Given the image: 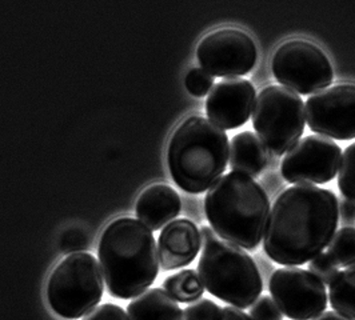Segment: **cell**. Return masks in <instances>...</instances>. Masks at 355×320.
Listing matches in <instances>:
<instances>
[{
	"instance_id": "6da1fadb",
	"label": "cell",
	"mask_w": 355,
	"mask_h": 320,
	"mask_svg": "<svg viewBox=\"0 0 355 320\" xmlns=\"http://www.w3.org/2000/svg\"><path fill=\"white\" fill-rule=\"evenodd\" d=\"M338 222L339 202L333 191L310 184L291 186L272 204L263 249L278 265L302 266L330 245Z\"/></svg>"
},
{
	"instance_id": "7a4b0ae2",
	"label": "cell",
	"mask_w": 355,
	"mask_h": 320,
	"mask_svg": "<svg viewBox=\"0 0 355 320\" xmlns=\"http://www.w3.org/2000/svg\"><path fill=\"white\" fill-rule=\"evenodd\" d=\"M98 255L107 290L114 298L139 296L158 278V246L153 231L141 220H112L102 232Z\"/></svg>"
},
{
	"instance_id": "3957f363",
	"label": "cell",
	"mask_w": 355,
	"mask_h": 320,
	"mask_svg": "<svg viewBox=\"0 0 355 320\" xmlns=\"http://www.w3.org/2000/svg\"><path fill=\"white\" fill-rule=\"evenodd\" d=\"M205 213L214 231L223 240L254 251L265 236L270 200L258 181L232 171L209 188Z\"/></svg>"
},
{
	"instance_id": "277c9868",
	"label": "cell",
	"mask_w": 355,
	"mask_h": 320,
	"mask_svg": "<svg viewBox=\"0 0 355 320\" xmlns=\"http://www.w3.org/2000/svg\"><path fill=\"white\" fill-rule=\"evenodd\" d=\"M229 157L225 130L200 115H191L180 122L167 145L171 178L189 194L206 193L222 178Z\"/></svg>"
},
{
	"instance_id": "5b68a950",
	"label": "cell",
	"mask_w": 355,
	"mask_h": 320,
	"mask_svg": "<svg viewBox=\"0 0 355 320\" xmlns=\"http://www.w3.org/2000/svg\"><path fill=\"white\" fill-rule=\"evenodd\" d=\"M198 275L207 292L241 310L251 307L263 290L261 271L249 252L218 238L203 246Z\"/></svg>"
},
{
	"instance_id": "8992f818",
	"label": "cell",
	"mask_w": 355,
	"mask_h": 320,
	"mask_svg": "<svg viewBox=\"0 0 355 320\" xmlns=\"http://www.w3.org/2000/svg\"><path fill=\"white\" fill-rule=\"evenodd\" d=\"M103 271L89 252L66 256L50 275L47 299L53 311L75 320L87 315L103 298Z\"/></svg>"
},
{
	"instance_id": "52a82bcc",
	"label": "cell",
	"mask_w": 355,
	"mask_h": 320,
	"mask_svg": "<svg viewBox=\"0 0 355 320\" xmlns=\"http://www.w3.org/2000/svg\"><path fill=\"white\" fill-rule=\"evenodd\" d=\"M252 125L271 154L284 155L304 132L306 111L302 98L284 86H268L255 99Z\"/></svg>"
},
{
	"instance_id": "ba28073f",
	"label": "cell",
	"mask_w": 355,
	"mask_h": 320,
	"mask_svg": "<svg viewBox=\"0 0 355 320\" xmlns=\"http://www.w3.org/2000/svg\"><path fill=\"white\" fill-rule=\"evenodd\" d=\"M275 79L301 95L326 89L334 79L333 66L326 53L311 42L294 39L284 42L271 59Z\"/></svg>"
},
{
	"instance_id": "9c48e42d",
	"label": "cell",
	"mask_w": 355,
	"mask_h": 320,
	"mask_svg": "<svg viewBox=\"0 0 355 320\" xmlns=\"http://www.w3.org/2000/svg\"><path fill=\"white\" fill-rule=\"evenodd\" d=\"M268 290L281 312L290 320H313L327 307L326 287L303 268L284 267L274 271Z\"/></svg>"
},
{
	"instance_id": "30bf717a",
	"label": "cell",
	"mask_w": 355,
	"mask_h": 320,
	"mask_svg": "<svg viewBox=\"0 0 355 320\" xmlns=\"http://www.w3.org/2000/svg\"><path fill=\"white\" fill-rule=\"evenodd\" d=\"M196 56L202 69L213 76L241 78L254 69L258 51L245 31L219 28L199 42Z\"/></svg>"
},
{
	"instance_id": "8fae6325",
	"label": "cell",
	"mask_w": 355,
	"mask_h": 320,
	"mask_svg": "<svg viewBox=\"0 0 355 320\" xmlns=\"http://www.w3.org/2000/svg\"><path fill=\"white\" fill-rule=\"evenodd\" d=\"M342 148L331 139L309 135L295 143L284 155L281 172L288 183L326 184L339 171Z\"/></svg>"
},
{
	"instance_id": "7c38bea8",
	"label": "cell",
	"mask_w": 355,
	"mask_h": 320,
	"mask_svg": "<svg viewBox=\"0 0 355 320\" xmlns=\"http://www.w3.org/2000/svg\"><path fill=\"white\" fill-rule=\"evenodd\" d=\"M310 130L337 141L355 139V85H337L310 96L304 106Z\"/></svg>"
},
{
	"instance_id": "4fadbf2b",
	"label": "cell",
	"mask_w": 355,
	"mask_h": 320,
	"mask_svg": "<svg viewBox=\"0 0 355 320\" xmlns=\"http://www.w3.org/2000/svg\"><path fill=\"white\" fill-rule=\"evenodd\" d=\"M255 99V89L250 80L226 78L210 91L206 112L210 121L222 130H235L249 121Z\"/></svg>"
},
{
	"instance_id": "5bb4252c",
	"label": "cell",
	"mask_w": 355,
	"mask_h": 320,
	"mask_svg": "<svg viewBox=\"0 0 355 320\" xmlns=\"http://www.w3.org/2000/svg\"><path fill=\"white\" fill-rule=\"evenodd\" d=\"M200 232L190 219H175L163 227L158 239L160 267L178 269L193 263L200 251Z\"/></svg>"
},
{
	"instance_id": "9a60e30c",
	"label": "cell",
	"mask_w": 355,
	"mask_h": 320,
	"mask_svg": "<svg viewBox=\"0 0 355 320\" xmlns=\"http://www.w3.org/2000/svg\"><path fill=\"white\" fill-rule=\"evenodd\" d=\"M182 208L180 196L167 184H153L137 202V216L151 231L160 230L177 217Z\"/></svg>"
},
{
	"instance_id": "2e32d148",
	"label": "cell",
	"mask_w": 355,
	"mask_h": 320,
	"mask_svg": "<svg viewBox=\"0 0 355 320\" xmlns=\"http://www.w3.org/2000/svg\"><path fill=\"white\" fill-rule=\"evenodd\" d=\"M268 150L262 141L251 131H243L231 138V170L251 178L259 177L266 168Z\"/></svg>"
},
{
	"instance_id": "e0dca14e",
	"label": "cell",
	"mask_w": 355,
	"mask_h": 320,
	"mask_svg": "<svg viewBox=\"0 0 355 320\" xmlns=\"http://www.w3.org/2000/svg\"><path fill=\"white\" fill-rule=\"evenodd\" d=\"M130 320H183V311L177 301L163 288L144 291L128 304Z\"/></svg>"
},
{
	"instance_id": "ac0fdd59",
	"label": "cell",
	"mask_w": 355,
	"mask_h": 320,
	"mask_svg": "<svg viewBox=\"0 0 355 320\" xmlns=\"http://www.w3.org/2000/svg\"><path fill=\"white\" fill-rule=\"evenodd\" d=\"M329 299L333 310L355 320V265L338 272L330 283Z\"/></svg>"
},
{
	"instance_id": "d6986e66",
	"label": "cell",
	"mask_w": 355,
	"mask_h": 320,
	"mask_svg": "<svg viewBox=\"0 0 355 320\" xmlns=\"http://www.w3.org/2000/svg\"><path fill=\"white\" fill-rule=\"evenodd\" d=\"M164 290L180 303L196 302L205 294V285L194 269H183L168 276L164 283Z\"/></svg>"
},
{
	"instance_id": "ffe728a7",
	"label": "cell",
	"mask_w": 355,
	"mask_h": 320,
	"mask_svg": "<svg viewBox=\"0 0 355 320\" xmlns=\"http://www.w3.org/2000/svg\"><path fill=\"white\" fill-rule=\"evenodd\" d=\"M327 255L338 267H350L355 265V229L343 227L336 232L330 245L327 246Z\"/></svg>"
},
{
	"instance_id": "44dd1931",
	"label": "cell",
	"mask_w": 355,
	"mask_h": 320,
	"mask_svg": "<svg viewBox=\"0 0 355 320\" xmlns=\"http://www.w3.org/2000/svg\"><path fill=\"white\" fill-rule=\"evenodd\" d=\"M338 187L346 199L355 200V143L350 144L340 159Z\"/></svg>"
},
{
	"instance_id": "7402d4cb",
	"label": "cell",
	"mask_w": 355,
	"mask_h": 320,
	"mask_svg": "<svg viewBox=\"0 0 355 320\" xmlns=\"http://www.w3.org/2000/svg\"><path fill=\"white\" fill-rule=\"evenodd\" d=\"M184 86L187 91L196 98L206 96L214 87V76L203 69L194 67L187 72L184 78Z\"/></svg>"
},
{
	"instance_id": "603a6c76",
	"label": "cell",
	"mask_w": 355,
	"mask_h": 320,
	"mask_svg": "<svg viewBox=\"0 0 355 320\" xmlns=\"http://www.w3.org/2000/svg\"><path fill=\"white\" fill-rule=\"evenodd\" d=\"M309 271L315 275L323 285H330L339 272L337 265L327 254H320L310 260Z\"/></svg>"
},
{
	"instance_id": "cb8c5ba5",
	"label": "cell",
	"mask_w": 355,
	"mask_h": 320,
	"mask_svg": "<svg viewBox=\"0 0 355 320\" xmlns=\"http://www.w3.org/2000/svg\"><path fill=\"white\" fill-rule=\"evenodd\" d=\"M250 317L252 320H284L279 307L268 295L259 296L250 307Z\"/></svg>"
},
{
	"instance_id": "d4e9b609",
	"label": "cell",
	"mask_w": 355,
	"mask_h": 320,
	"mask_svg": "<svg viewBox=\"0 0 355 320\" xmlns=\"http://www.w3.org/2000/svg\"><path fill=\"white\" fill-rule=\"evenodd\" d=\"M220 308L210 299H200L184 308L183 320H216Z\"/></svg>"
},
{
	"instance_id": "484cf974",
	"label": "cell",
	"mask_w": 355,
	"mask_h": 320,
	"mask_svg": "<svg viewBox=\"0 0 355 320\" xmlns=\"http://www.w3.org/2000/svg\"><path fill=\"white\" fill-rule=\"evenodd\" d=\"M89 240L86 233L79 229H70L63 232L60 238V249L64 254H76L87 247Z\"/></svg>"
},
{
	"instance_id": "4316f807",
	"label": "cell",
	"mask_w": 355,
	"mask_h": 320,
	"mask_svg": "<svg viewBox=\"0 0 355 320\" xmlns=\"http://www.w3.org/2000/svg\"><path fill=\"white\" fill-rule=\"evenodd\" d=\"M82 320H130L125 315V310L116 304L106 303L92 311Z\"/></svg>"
},
{
	"instance_id": "83f0119b",
	"label": "cell",
	"mask_w": 355,
	"mask_h": 320,
	"mask_svg": "<svg viewBox=\"0 0 355 320\" xmlns=\"http://www.w3.org/2000/svg\"><path fill=\"white\" fill-rule=\"evenodd\" d=\"M339 217L343 224L354 226L355 224V200L342 199L339 202Z\"/></svg>"
},
{
	"instance_id": "f1b7e54d",
	"label": "cell",
	"mask_w": 355,
	"mask_h": 320,
	"mask_svg": "<svg viewBox=\"0 0 355 320\" xmlns=\"http://www.w3.org/2000/svg\"><path fill=\"white\" fill-rule=\"evenodd\" d=\"M216 320H252V318L238 307L226 305V307L220 308Z\"/></svg>"
},
{
	"instance_id": "f546056e",
	"label": "cell",
	"mask_w": 355,
	"mask_h": 320,
	"mask_svg": "<svg viewBox=\"0 0 355 320\" xmlns=\"http://www.w3.org/2000/svg\"><path fill=\"white\" fill-rule=\"evenodd\" d=\"M313 320H353L342 314H339L337 311H324L322 312L320 315H318L317 318H314Z\"/></svg>"
},
{
	"instance_id": "4dcf8cb0",
	"label": "cell",
	"mask_w": 355,
	"mask_h": 320,
	"mask_svg": "<svg viewBox=\"0 0 355 320\" xmlns=\"http://www.w3.org/2000/svg\"><path fill=\"white\" fill-rule=\"evenodd\" d=\"M200 240H202V243L203 245H206V243H209L210 240H213L216 238V235H215V231L213 230V227H209V226H203V227H200Z\"/></svg>"
}]
</instances>
